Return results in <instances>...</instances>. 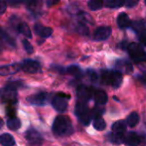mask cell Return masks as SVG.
I'll return each instance as SVG.
<instances>
[{
    "label": "cell",
    "instance_id": "1",
    "mask_svg": "<svg viewBox=\"0 0 146 146\" xmlns=\"http://www.w3.org/2000/svg\"><path fill=\"white\" fill-rule=\"evenodd\" d=\"M53 133L60 137H68L74 133V127L70 118L67 115H58L52 125Z\"/></svg>",
    "mask_w": 146,
    "mask_h": 146
},
{
    "label": "cell",
    "instance_id": "2",
    "mask_svg": "<svg viewBox=\"0 0 146 146\" xmlns=\"http://www.w3.org/2000/svg\"><path fill=\"white\" fill-rule=\"evenodd\" d=\"M0 99L3 103L14 104L17 102V91L14 84L8 85L0 89Z\"/></svg>",
    "mask_w": 146,
    "mask_h": 146
},
{
    "label": "cell",
    "instance_id": "3",
    "mask_svg": "<svg viewBox=\"0 0 146 146\" xmlns=\"http://www.w3.org/2000/svg\"><path fill=\"white\" fill-rule=\"evenodd\" d=\"M126 123L122 121H116L112 126V141L115 144H121L124 142L126 133Z\"/></svg>",
    "mask_w": 146,
    "mask_h": 146
},
{
    "label": "cell",
    "instance_id": "4",
    "mask_svg": "<svg viewBox=\"0 0 146 146\" xmlns=\"http://www.w3.org/2000/svg\"><path fill=\"white\" fill-rule=\"evenodd\" d=\"M75 115L80 119V122L84 125H88L92 119V114L89 111V109L86 103L79 102L75 106Z\"/></svg>",
    "mask_w": 146,
    "mask_h": 146
},
{
    "label": "cell",
    "instance_id": "5",
    "mask_svg": "<svg viewBox=\"0 0 146 146\" xmlns=\"http://www.w3.org/2000/svg\"><path fill=\"white\" fill-rule=\"evenodd\" d=\"M69 96L64 93H57L51 101V104L53 106V108L60 112H65L68 109V101L69 99Z\"/></svg>",
    "mask_w": 146,
    "mask_h": 146
},
{
    "label": "cell",
    "instance_id": "6",
    "mask_svg": "<svg viewBox=\"0 0 146 146\" xmlns=\"http://www.w3.org/2000/svg\"><path fill=\"white\" fill-rule=\"evenodd\" d=\"M127 50L131 56V57L137 62H142L145 60L146 54L141 46L137 43H132L128 45Z\"/></svg>",
    "mask_w": 146,
    "mask_h": 146
},
{
    "label": "cell",
    "instance_id": "7",
    "mask_svg": "<svg viewBox=\"0 0 146 146\" xmlns=\"http://www.w3.org/2000/svg\"><path fill=\"white\" fill-rule=\"evenodd\" d=\"M21 68L27 74H37L41 70V65L35 60L26 59L21 64Z\"/></svg>",
    "mask_w": 146,
    "mask_h": 146
},
{
    "label": "cell",
    "instance_id": "8",
    "mask_svg": "<svg viewBox=\"0 0 146 146\" xmlns=\"http://www.w3.org/2000/svg\"><path fill=\"white\" fill-rule=\"evenodd\" d=\"M26 139L29 146H41L43 141L40 133L35 129H29L26 133Z\"/></svg>",
    "mask_w": 146,
    "mask_h": 146
},
{
    "label": "cell",
    "instance_id": "9",
    "mask_svg": "<svg viewBox=\"0 0 146 146\" xmlns=\"http://www.w3.org/2000/svg\"><path fill=\"white\" fill-rule=\"evenodd\" d=\"M27 100L31 104L37 105V106H43L47 104L49 100V95L45 92H38L37 94L28 97Z\"/></svg>",
    "mask_w": 146,
    "mask_h": 146
},
{
    "label": "cell",
    "instance_id": "10",
    "mask_svg": "<svg viewBox=\"0 0 146 146\" xmlns=\"http://www.w3.org/2000/svg\"><path fill=\"white\" fill-rule=\"evenodd\" d=\"M93 94H94V92L92 88L87 87L84 85L79 86L77 88V97L80 100V102L86 103L88 100L91 99Z\"/></svg>",
    "mask_w": 146,
    "mask_h": 146
},
{
    "label": "cell",
    "instance_id": "11",
    "mask_svg": "<svg viewBox=\"0 0 146 146\" xmlns=\"http://www.w3.org/2000/svg\"><path fill=\"white\" fill-rule=\"evenodd\" d=\"M112 30L110 27H98L93 34V38L96 41H103L107 39L111 35Z\"/></svg>",
    "mask_w": 146,
    "mask_h": 146
},
{
    "label": "cell",
    "instance_id": "12",
    "mask_svg": "<svg viewBox=\"0 0 146 146\" xmlns=\"http://www.w3.org/2000/svg\"><path fill=\"white\" fill-rule=\"evenodd\" d=\"M34 31L38 36H40L42 38H44L50 37L51 34L53 33V29L51 27H44V26H43L41 24H38V23L34 25Z\"/></svg>",
    "mask_w": 146,
    "mask_h": 146
},
{
    "label": "cell",
    "instance_id": "13",
    "mask_svg": "<svg viewBox=\"0 0 146 146\" xmlns=\"http://www.w3.org/2000/svg\"><path fill=\"white\" fill-rule=\"evenodd\" d=\"M21 69V64L15 63L10 65H4L0 67V75L6 76L9 74H14Z\"/></svg>",
    "mask_w": 146,
    "mask_h": 146
},
{
    "label": "cell",
    "instance_id": "14",
    "mask_svg": "<svg viewBox=\"0 0 146 146\" xmlns=\"http://www.w3.org/2000/svg\"><path fill=\"white\" fill-rule=\"evenodd\" d=\"M141 141V138L134 132L128 133L124 138V143L127 146H138Z\"/></svg>",
    "mask_w": 146,
    "mask_h": 146
},
{
    "label": "cell",
    "instance_id": "15",
    "mask_svg": "<svg viewBox=\"0 0 146 146\" xmlns=\"http://www.w3.org/2000/svg\"><path fill=\"white\" fill-rule=\"evenodd\" d=\"M122 74L119 71H114L110 73V84L115 88L117 89L121 86L122 83Z\"/></svg>",
    "mask_w": 146,
    "mask_h": 146
},
{
    "label": "cell",
    "instance_id": "16",
    "mask_svg": "<svg viewBox=\"0 0 146 146\" xmlns=\"http://www.w3.org/2000/svg\"><path fill=\"white\" fill-rule=\"evenodd\" d=\"M95 102L99 105H104L108 102V95L104 91L98 90L94 92Z\"/></svg>",
    "mask_w": 146,
    "mask_h": 146
},
{
    "label": "cell",
    "instance_id": "17",
    "mask_svg": "<svg viewBox=\"0 0 146 146\" xmlns=\"http://www.w3.org/2000/svg\"><path fill=\"white\" fill-rule=\"evenodd\" d=\"M117 24L121 28H127L131 25V20L126 13H121L117 17Z\"/></svg>",
    "mask_w": 146,
    "mask_h": 146
},
{
    "label": "cell",
    "instance_id": "18",
    "mask_svg": "<svg viewBox=\"0 0 146 146\" xmlns=\"http://www.w3.org/2000/svg\"><path fill=\"white\" fill-rule=\"evenodd\" d=\"M116 68L119 72H123L127 74H130L133 71V66L127 61H118L116 62Z\"/></svg>",
    "mask_w": 146,
    "mask_h": 146
},
{
    "label": "cell",
    "instance_id": "19",
    "mask_svg": "<svg viewBox=\"0 0 146 146\" xmlns=\"http://www.w3.org/2000/svg\"><path fill=\"white\" fill-rule=\"evenodd\" d=\"M0 144L3 146H14L15 142L12 135L9 133H3L0 136Z\"/></svg>",
    "mask_w": 146,
    "mask_h": 146
},
{
    "label": "cell",
    "instance_id": "20",
    "mask_svg": "<svg viewBox=\"0 0 146 146\" xmlns=\"http://www.w3.org/2000/svg\"><path fill=\"white\" fill-rule=\"evenodd\" d=\"M17 30L20 33L24 35L25 37L31 38H32V32L30 27L26 22H20L17 26Z\"/></svg>",
    "mask_w": 146,
    "mask_h": 146
},
{
    "label": "cell",
    "instance_id": "21",
    "mask_svg": "<svg viewBox=\"0 0 146 146\" xmlns=\"http://www.w3.org/2000/svg\"><path fill=\"white\" fill-rule=\"evenodd\" d=\"M26 5L27 9L31 12H36L42 6V3L40 0H27Z\"/></svg>",
    "mask_w": 146,
    "mask_h": 146
},
{
    "label": "cell",
    "instance_id": "22",
    "mask_svg": "<svg viewBox=\"0 0 146 146\" xmlns=\"http://www.w3.org/2000/svg\"><path fill=\"white\" fill-rule=\"evenodd\" d=\"M139 115L137 112L131 113L127 119V123L130 127H136L139 124Z\"/></svg>",
    "mask_w": 146,
    "mask_h": 146
},
{
    "label": "cell",
    "instance_id": "23",
    "mask_svg": "<svg viewBox=\"0 0 146 146\" xmlns=\"http://www.w3.org/2000/svg\"><path fill=\"white\" fill-rule=\"evenodd\" d=\"M67 73L71 74L72 76L75 78H81L83 75V73L80 69V68L77 65H71L67 68Z\"/></svg>",
    "mask_w": 146,
    "mask_h": 146
},
{
    "label": "cell",
    "instance_id": "24",
    "mask_svg": "<svg viewBox=\"0 0 146 146\" xmlns=\"http://www.w3.org/2000/svg\"><path fill=\"white\" fill-rule=\"evenodd\" d=\"M7 126L11 130H17L21 127V121L15 116V117H10L7 121Z\"/></svg>",
    "mask_w": 146,
    "mask_h": 146
},
{
    "label": "cell",
    "instance_id": "25",
    "mask_svg": "<svg viewBox=\"0 0 146 146\" xmlns=\"http://www.w3.org/2000/svg\"><path fill=\"white\" fill-rule=\"evenodd\" d=\"M93 127L98 131H103L106 127V123L101 116L95 117L94 121H93Z\"/></svg>",
    "mask_w": 146,
    "mask_h": 146
},
{
    "label": "cell",
    "instance_id": "26",
    "mask_svg": "<svg viewBox=\"0 0 146 146\" xmlns=\"http://www.w3.org/2000/svg\"><path fill=\"white\" fill-rule=\"evenodd\" d=\"M104 5V0H89L88 7L92 10H98L102 9Z\"/></svg>",
    "mask_w": 146,
    "mask_h": 146
},
{
    "label": "cell",
    "instance_id": "27",
    "mask_svg": "<svg viewBox=\"0 0 146 146\" xmlns=\"http://www.w3.org/2000/svg\"><path fill=\"white\" fill-rule=\"evenodd\" d=\"M125 4V0H107L106 6L109 8H120Z\"/></svg>",
    "mask_w": 146,
    "mask_h": 146
},
{
    "label": "cell",
    "instance_id": "28",
    "mask_svg": "<svg viewBox=\"0 0 146 146\" xmlns=\"http://www.w3.org/2000/svg\"><path fill=\"white\" fill-rule=\"evenodd\" d=\"M0 37H1L2 39H3L5 43H7L8 44L11 45V46H15V40H14L13 38H11L8 35V33H5L3 30H2V29H0Z\"/></svg>",
    "mask_w": 146,
    "mask_h": 146
},
{
    "label": "cell",
    "instance_id": "29",
    "mask_svg": "<svg viewBox=\"0 0 146 146\" xmlns=\"http://www.w3.org/2000/svg\"><path fill=\"white\" fill-rule=\"evenodd\" d=\"M76 29H77V32L82 35H88L89 34V29L88 27L86 26V24L82 23V22H80L78 24V26L76 27Z\"/></svg>",
    "mask_w": 146,
    "mask_h": 146
},
{
    "label": "cell",
    "instance_id": "30",
    "mask_svg": "<svg viewBox=\"0 0 146 146\" xmlns=\"http://www.w3.org/2000/svg\"><path fill=\"white\" fill-rule=\"evenodd\" d=\"M78 18L82 23H84L86 21V22H91V21H92L91 16L86 12H79L78 13Z\"/></svg>",
    "mask_w": 146,
    "mask_h": 146
},
{
    "label": "cell",
    "instance_id": "31",
    "mask_svg": "<svg viewBox=\"0 0 146 146\" xmlns=\"http://www.w3.org/2000/svg\"><path fill=\"white\" fill-rule=\"evenodd\" d=\"M22 44H23V47H24L25 50H26L28 54H32V53H33L34 49H33V45L31 44V43H30L27 38H25V39H23V40H22Z\"/></svg>",
    "mask_w": 146,
    "mask_h": 146
},
{
    "label": "cell",
    "instance_id": "32",
    "mask_svg": "<svg viewBox=\"0 0 146 146\" xmlns=\"http://www.w3.org/2000/svg\"><path fill=\"white\" fill-rule=\"evenodd\" d=\"M110 73L109 71H104L102 73V82L104 84H110Z\"/></svg>",
    "mask_w": 146,
    "mask_h": 146
},
{
    "label": "cell",
    "instance_id": "33",
    "mask_svg": "<svg viewBox=\"0 0 146 146\" xmlns=\"http://www.w3.org/2000/svg\"><path fill=\"white\" fill-rule=\"evenodd\" d=\"M133 28L137 31V32H139V33H142V32H144L145 31V26H144V24L140 21H137V22H134L133 23Z\"/></svg>",
    "mask_w": 146,
    "mask_h": 146
},
{
    "label": "cell",
    "instance_id": "34",
    "mask_svg": "<svg viewBox=\"0 0 146 146\" xmlns=\"http://www.w3.org/2000/svg\"><path fill=\"white\" fill-rule=\"evenodd\" d=\"M104 109H101L99 107H97V108H95L93 110L92 115H93L94 117H98V116H101L104 114Z\"/></svg>",
    "mask_w": 146,
    "mask_h": 146
},
{
    "label": "cell",
    "instance_id": "35",
    "mask_svg": "<svg viewBox=\"0 0 146 146\" xmlns=\"http://www.w3.org/2000/svg\"><path fill=\"white\" fill-rule=\"evenodd\" d=\"M23 0H8V4L10 7L13 8H17L18 6H20L22 3Z\"/></svg>",
    "mask_w": 146,
    "mask_h": 146
},
{
    "label": "cell",
    "instance_id": "36",
    "mask_svg": "<svg viewBox=\"0 0 146 146\" xmlns=\"http://www.w3.org/2000/svg\"><path fill=\"white\" fill-rule=\"evenodd\" d=\"M87 75H88V77L90 78V80L92 81H95V80H98V74L93 70H91V69L87 70Z\"/></svg>",
    "mask_w": 146,
    "mask_h": 146
},
{
    "label": "cell",
    "instance_id": "37",
    "mask_svg": "<svg viewBox=\"0 0 146 146\" xmlns=\"http://www.w3.org/2000/svg\"><path fill=\"white\" fill-rule=\"evenodd\" d=\"M139 0H125V4L127 5V7L128 8H132L134 7L138 4Z\"/></svg>",
    "mask_w": 146,
    "mask_h": 146
},
{
    "label": "cell",
    "instance_id": "38",
    "mask_svg": "<svg viewBox=\"0 0 146 146\" xmlns=\"http://www.w3.org/2000/svg\"><path fill=\"white\" fill-rule=\"evenodd\" d=\"M7 9V4L3 0H0V15H3Z\"/></svg>",
    "mask_w": 146,
    "mask_h": 146
},
{
    "label": "cell",
    "instance_id": "39",
    "mask_svg": "<svg viewBox=\"0 0 146 146\" xmlns=\"http://www.w3.org/2000/svg\"><path fill=\"white\" fill-rule=\"evenodd\" d=\"M59 2H60V0H47L46 4H47L48 7L50 8V7H53V6L56 5Z\"/></svg>",
    "mask_w": 146,
    "mask_h": 146
},
{
    "label": "cell",
    "instance_id": "40",
    "mask_svg": "<svg viewBox=\"0 0 146 146\" xmlns=\"http://www.w3.org/2000/svg\"><path fill=\"white\" fill-rule=\"evenodd\" d=\"M140 41H141V43L146 46V32L145 31H144V32H142L141 33H140Z\"/></svg>",
    "mask_w": 146,
    "mask_h": 146
},
{
    "label": "cell",
    "instance_id": "41",
    "mask_svg": "<svg viewBox=\"0 0 146 146\" xmlns=\"http://www.w3.org/2000/svg\"><path fill=\"white\" fill-rule=\"evenodd\" d=\"M3 124H4V122H3V119L2 118H0V129L3 127Z\"/></svg>",
    "mask_w": 146,
    "mask_h": 146
},
{
    "label": "cell",
    "instance_id": "42",
    "mask_svg": "<svg viewBox=\"0 0 146 146\" xmlns=\"http://www.w3.org/2000/svg\"><path fill=\"white\" fill-rule=\"evenodd\" d=\"M145 4H146V0H145Z\"/></svg>",
    "mask_w": 146,
    "mask_h": 146
},
{
    "label": "cell",
    "instance_id": "43",
    "mask_svg": "<svg viewBox=\"0 0 146 146\" xmlns=\"http://www.w3.org/2000/svg\"><path fill=\"white\" fill-rule=\"evenodd\" d=\"M0 51H1V49H0Z\"/></svg>",
    "mask_w": 146,
    "mask_h": 146
}]
</instances>
